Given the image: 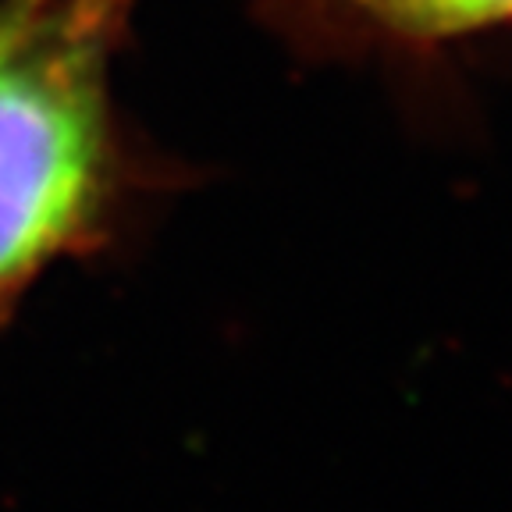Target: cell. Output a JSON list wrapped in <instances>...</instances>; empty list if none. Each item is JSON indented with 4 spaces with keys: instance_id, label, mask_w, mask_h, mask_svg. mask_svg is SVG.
Returning a JSON list of instances; mask_svg holds the SVG:
<instances>
[{
    "instance_id": "obj_1",
    "label": "cell",
    "mask_w": 512,
    "mask_h": 512,
    "mask_svg": "<svg viewBox=\"0 0 512 512\" xmlns=\"http://www.w3.org/2000/svg\"><path fill=\"white\" fill-rule=\"evenodd\" d=\"M132 0H0V324L68 256L111 246L146 189L114 107Z\"/></svg>"
},
{
    "instance_id": "obj_2",
    "label": "cell",
    "mask_w": 512,
    "mask_h": 512,
    "mask_svg": "<svg viewBox=\"0 0 512 512\" xmlns=\"http://www.w3.org/2000/svg\"><path fill=\"white\" fill-rule=\"evenodd\" d=\"M384 29L413 40H448L512 18V0H352Z\"/></svg>"
}]
</instances>
